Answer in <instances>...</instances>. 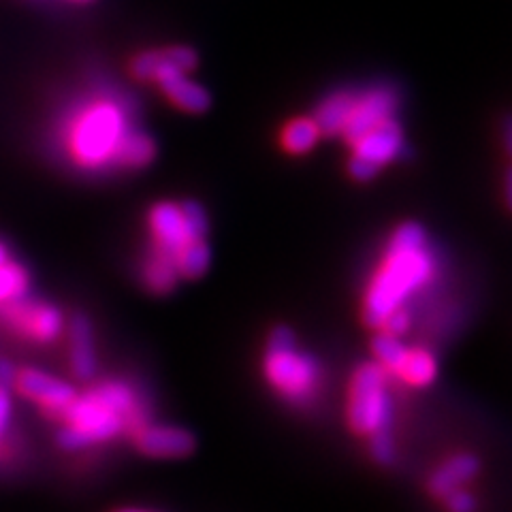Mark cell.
Returning <instances> with one entry per match:
<instances>
[{"label": "cell", "mask_w": 512, "mask_h": 512, "mask_svg": "<svg viewBox=\"0 0 512 512\" xmlns=\"http://www.w3.org/2000/svg\"><path fill=\"white\" fill-rule=\"evenodd\" d=\"M69 340H71V370L77 378H92L96 372V352L94 338L88 318L75 316L69 325Z\"/></svg>", "instance_id": "cell-14"}, {"label": "cell", "mask_w": 512, "mask_h": 512, "mask_svg": "<svg viewBox=\"0 0 512 512\" xmlns=\"http://www.w3.org/2000/svg\"><path fill=\"white\" fill-rule=\"evenodd\" d=\"M15 391L24 395L30 402H37L43 410L60 414L64 408L71 404V399L75 397V391L71 384L62 382L50 374L39 372V370H20L15 372L13 384Z\"/></svg>", "instance_id": "cell-10"}, {"label": "cell", "mask_w": 512, "mask_h": 512, "mask_svg": "<svg viewBox=\"0 0 512 512\" xmlns=\"http://www.w3.org/2000/svg\"><path fill=\"white\" fill-rule=\"evenodd\" d=\"M58 416L62 419L58 438L69 451L109 442L148 421L141 397L122 380H105L84 395L75 393L71 404Z\"/></svg>", "instance_id": "cell-3"}, {"label": "cell", "mask_w": 512, "mask_h": 512, "mask_svg": "<svg viewBox=\"0 0 512 512\" xmlns=\"http://www.w3.org/2000/svg\"><path fill=\"white\" fill-rule=\"evenodd\" d=\"M478 472V459L468 453H459L453 455L451 459H446L442 466H438L429 478V489L438 498H446L448 493L461 489L468 483L470 478Z\"/></svg>", "instance_id": "cell-13"}, {"label": "cell", "mask_w": 512, "mask_h": 512, "mask_svg": "<svg viewBox=\"0 0 512 512\" xmlns=\"http://www.w3.org/2000/svg\"><path fill=\"white\" fill-rule=\"evenodd\" d=\"M393 374L410 387H427L438 376V361L425 348H406Z\"/></svg>", "instance_id": "cell-15"}, {"label": "cell", "mask_w": 512, "mask_h": 512, "mask_svg": "<svg viewBox=\"0 0 512 512\" xmlns=\"http://www.w3.org/2000/svg\"><path fill=\"white\" fill-rule=\"evenodd\" d=\"M352 150H355L352 156L365 160V163H370L374 169L380 171V167L391 163L393 158L404 152L402 126H399L395 118L382 122L372 128L370 133L363 135L357 143H352Z\"/></svg>", "instance_id": "cell-12"}, {"label": "cell", "mask_w": 512, "mask_h": 512, "mask_svg": "<svg viewBox=\"0 0 512 512\" xmlns=\"http://www.w3.org/2000/svg\"><path fill=\"white\" fill-rule=\"evenodd\" d=\"M28 286L30 278L22 265L11 261L0 265V306H7L11 301L26 297Z\"/></svg>", "instance_id": "cell-20"}, {"label": "cell", "mask_w": 512, "mask_h": 512, "mask_svg": "<svg viewBox=\"0 0 512 512\" xmlns=\"http://www.w3.org/2000/svg\"><path fill=\"white\" fill-rule=\"evenodd\" d=\"M320 128L314 118H297L288 122L282 131V148L288 154H308L320 139Z\"/></svg>", "instance_id": "cell-18"}, {"label": "cell", "mask_w": 512, "mask_h": 512, "mask_svg": "<svg viewBox=\"0 0 512 512\" xmlns=\"http://www.w3.org/2000/svg\"><path fill=\"white\" fill-rule=\"evenodd\" d=\"M436 256L419 224H402L384 252L363 297V318L370 327H380L391 312L406 308L436 278Z\"/></svg>", "instance_id": "cell-2"}, {"label": "cell", "mask_w": 512, "mask_h": 512, "mask_svg": "<svg viewBox=\"0 0 512 512\" xmlns=\"http://www.w3.org/2000/svg\"><path fill=\"white\" fill-rule=\"evenodd\" d=\"M410 323H412V318H410L408 308H399V310L391 312L387 318H384L378 329L393 333V335H397V338H402V335L410 329Z\"/></svg>", "instance_id": "cell-24"}, {"label": "cell", "mask_w": 512, "mask_h": 512, "mask_svg": "<svg viewBox=\"0 0 512 512\" xmlns=\"http://www.w3.org/2000/svg\"><path fill=\"white\" fill-rule=\"evenodd\" d=\"M263 370L271 387L293 404H308L320 389L318 363L297 348L293 331L286 327L271 333Z\"/></svg>", "instance_id": "cell-4"}, {"label": "cell", "mask_w": 512, "mask_h": 512, "mask_svg": "<svg viewBox=\"0 0 512 512\" xmlns=\"http://www.w3.org/2000/svg\"><path fill=\"white\" fill-rule=\"evenodd\" d=\"M7 318L28 338L37 342H54L64 329V318L58 308L47 303H32L26 297L7 303Z\"/></svg>", "instance_id": "cell-9"}, {"label": "cell", "mask_w": 512, "mask_h": 512, "mask_svg": "<svg viewBox=\"0 0 512 512\" xmlns=\"http://www.w3.org/2000/svg\"><path fill=\"white\" fill-rule=\"evenodd\" d=\"M446 506L451 512H474L476 510V500L472 498V493L466 489H455L446 495Z\"/></svg>", "instance_id": "cell-26"}, {"label": "cell", "mask_w": 512, "mask_h": 512, "mask_svg": "<svg viewBox=\"0 0 512 512\" xmlns=\"http://www.w3.org/2000/svg\"><path fill=\"white\" fill-rule=\"evenodd\" d=\"M11 419H13V399H11L9 387H3V384H0V448L5 446V440L9 436Z\"/></svg>", "instance_id": "cell-23"}, {"label": "cell", "mask_w": 512, "mask_h": 512, "mask_svg": "<svg viewBox=\"0 0 512 512\" xmlns=\"http://www.w3.org/2000/svg\"><path fill=\"white\" fill-rule=\"evenodd\" d=\"M406 344L397 338L393 333L382 331L378 338L374 340V355H376V363L382 367L387 374H393L395 367L402 361L404 352H406Z\"/></svg>", "instance_id": "cell-21"}, {"label": "cell", "mask_w": 512, "mask_h": 512, "mask_svg": "<svg viewBox=\"0 0 512 512\" xmlns=\"http://www.w3.org/2000/svg\"><path fill=\"white\" fill-rule=\"evenodd\" d=\"M15 372H18V370H15V367L9 361L0 359V384H3V387H11Z\"/></svg>", "instance_id": "cell-27"}, {"label": "cell", "mask_w": 512, "mask_h": 512, "mask_svg": "<svg viewBox=\"0 0 512 512\" xmlns=\"http://www.w3.org/2000/svg\"><path fill=\"white\" fill-rule=\"evenodd\" d=\"M141 278H143V282H146V286L150 288L152 293L165 295V293L171 291V288H175V284H178L180 274H178V269H175V265H173L169 256L152 250L148 254V259L143 261Z\"/></svg>", "instance_id": "cell-17"}, {"label": "cell", "mask_w": 512, "mask_h": 512, "mask_svg": "<svg viewBox=\"0 0 512 512\" xmlns=\"http://www.w3.org/2000/svg\"><path fill=\"white\" fill-rule=\"evenodd\" d=\"M152 82L158 84V88L163 90V94L175 107L188 111V114H203L212 103L210 92L197 84L195 79H190L186 71L171 64L165 58V52H158V64Z\"/></svg>", "instance_id": "cell-8"}, {"label": "cell", "mask_w": 512, "mask_h": 512, "mask_svg": "<svg viewBox=\"0 0 512 512\" xmlns=\"http://www.w3.org/2000/svg\"><path fill=\"white\" fill-rule=\"evenodd\" d=\"M118 512H152V510H141V508H124V510H118Z\"/></svg>", "instance_id": "cell-29"}, {"label": "cell", "mask_w": 512, "mask_h": 512, "mask_svg": "<svg viewBox=\"0 0 512 512\" xmlns=\"http://www.w3.org/2000/svg\"><path fill=\"white\" fill-rule=\"evenodd\" d=\"M154 250L169 256L178 254L195 239H205L207 216L197 203H158L148 216Z\"/></svg>", "instance_id": "cell-6"}, {"label": "cell", "mask_w": 512, "mask_h": 512, "mask_svg": "<svg viewBox=\"0 0 512 512\" xmlns=\"http://www.w3.org/2000/svg\"><path fill=\"white\" fill-rule=\"evenodd\" d=\"M135 444L143 455L154 459H180L195 448V438L175 425L143 423L133 431Z\"/></svg>", "instance_id": "cell-11"}, {"label": "cell", "mask_w": 512, "mask_h": 512, "mask_svg": "<svg viewBox=\"0 0 512 512\" xmlns=\"http://www.w3.org/2000/svg\"><path fill=\"white\" fill-rule=\"evenodd\" d=\"M9 261V254H7V248L3 246V244H0V265H3V263H7Z\"/></svg>", "instance_id": "cell-28"}, {"label": "cell", "mask_w": 512, "mask_h": 512, "mask_svg": "<svg viewBox=\"0 0 512 512\" xmlns=\"http://www.w3.org/2000/svg\"><path fill=\"white\" fill-rule=\"evenodd\" d=\"M393 404L389 374L378 363H365L352 376L348 395V423L361 436L389 431Z\"/></svg>", "instance_id": "cell-5"}, {"label": "cell", "mask_w": 512, "mask_h": 512, "mask_svg": "<svg viewBox=\"0 0 512 512\" xmlns=\"http://www.w3.org/2000/svg\"><path fill=\"white\" fill-rule=\"evenodd\" d=\"M77 3H90V0H77Z\"/></svg>", "instance_id": "cell-30"}, {"label": "cell", "mask_w": 512, "mask_h": 512, "mask_svg": "<svg viewBox=\"0 0 512 512\" xmlns=\"http://www.w3.org/2000/svg\"><path fill=\"white\" fill-rule=\"evenodd\" d=\"M131 118V107L116 96H96L79 107L64 128V146L73 163L88 171L152 163L154 141Z\"/></svg>", "instance_id": "cell-1"}, {"label": "cell", "mask_w": 512, "mask_h": 512, "mask_svg": "<svg viewBox=\"0 0 512 512\" xmlns=\"http://www.w3.org/2000/svg\"><path fill=\"white\" fill-rule=\"evenodd\" d=\"M352 96H355V92H348V90L333 92L316 107L314 122L318 124L320 133H325L329 137L342 135V128L348 120L350 107H352Z\"/></svg>", "instance_id": "cell-16"}, {"label": "cell", "mask_w": 512, "mask_h": 512, "mask_svg": "<svg viewBox=\"0 0 512 512\" xmlns=\"http://www.w3.org/2000/svg\"><path fill=\"white\" fill-rule=\"evenodd\" d=\"M397 94L391 88H370L363 92H355L352 96V107L348 120L342 128V137L346 143H357L363 135H367L378 124L395 118Z\"/></svg>", "instance_id": "cell-7"}, {"label": "cell", "mask_w": 512, "mask_h": 512, "mask_svg": "<svg viewBox=\"0 0 512 512\" xmlns=\"http://www.w3.org/2000/svg\"><path fill=\"white\" fill-rule=\"evenodd\" d=\"M165 52V58L175 64V67L190 73L197 69L199 64V56L195 50H190V47H184V45H178V47H171V50H163Z\"/></svg>", "instance_id": "cell-22"}, {"label": "cell", "mask_w": 512, "mask_h": 512, "mask_svg": "<svg viewBox=\"0 0 512 512\" xmlns=\"http://www.w3.org/2000/svg\"><path fill=\"white\" fill-rule=\"evenodd\" d=\"M372 438V455L380 463H391L395 457V446L389 436V431H378V434L370 436Z\"/></svg>", "instance_id": "cell-25"}, {"label": "cell", "mask_w": 512, "mask_h": 512, "mask_svg": "<svg viewBox=\"0 0 512 512\" xmlns=\"http://www.w3.org/2000/svg\"><path fill=\"white\" fill-rule=\"evenodd\" d=\"M173 265L180 278H199L210 267V246L205 239H195L173 256Z\"/></svg>", "instance_id": "cell-19"}]
</instances>
